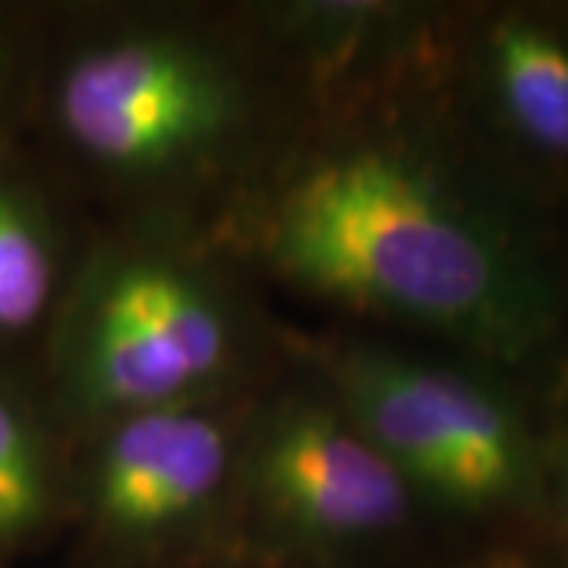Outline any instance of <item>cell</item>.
<instances>
[{"mask_svg":"<svg viewBox=\"0 0 568 568\" xmlns=\"http://www.w3.org/2000/svg\"><path fill=\"white\" fill-rule=\"evenodd\" d=\"M265 39L328 85L388 80L424 58L443 13L405 0H284L260 7Z\"/></svg>","mask_w":568,"mask_h":568,"instance_id":"cell-8","label":"cell"},{"mask_svg":"<svg viewBox=\"0 0 568 568\" xmlns=\"http://www.w3.org/2000/svg\"><path fill=\"white\" fill-rule=\"evenodd\" d=\"M67 149L102 181L174 190L209 181L260 123V82L231 41L178 20L104 26L51 85Z\"/></svg>","mask_w":568,"mask_h":568,"instance_id":"cell-3","label":"cell"},{"mask_svg":"<svg viewBox=\"0 0 568 568\" xmlns=\"http://www.w3.org/2000/svg\"><path fill=\"white\" fill-rule=\"evenodd\" d=\"M54 503L58 465L39 417L0 388V547L36 534Z\"/></svg>","mask_w":568,"mask_h":568,"instance_id":"cell-10","label":"cell"},{"mask_svg":"<svg viewBox=\"0 0 568 568\" xmlns=\"http://www.w3.org/2000/svg\"><path fill=\"white\" fill-rule=\"evenodd\" d=\"M67 282L63 244L48 209L22 183L0 178V338L58 316Z\"/></svg>","mask_w":568,"mask_h":568,"instance_id":"cell-9","label":"cell"},{"mask_svg":"<svg viewBox=\"0 0 568 568\" xmlns=\"http://www.w3.org/2000/svg\"><path fill=\"white\" fill-rule=\"evenodd\" d=\"M496 568H528V566H518V562H508V566H496Z\"/></svg>","mask_w":568,"mask_h":568,"instance_id":"cell-12","label":"cell"},{"mask_svg":"<svg viewBox=\"0 0 568 568\" xmlns=\"http://www.w3.org/2000/svg\"><path fill=\"white\" fill-rule=\"evenodd\" d=\"M323 383L420 506L458 515L544 506V436L496 376L354 342L325 354Z\"/></svg>","mask_w":568,"mask_h":568,"instance_id":"cell-4","label":"cell"},{"mask_svg":"<svg viewBox=\"0 0 568 568\" xmlns=\"http://www.w3.org/2000/svg\"><path fill=\"white\" fill-rule=\"evenodd\" d=\"M241 234L282 282L484 364H525L559 328L540 250L420 130L361 126L301 149L250 196Z\"/></svg>","mask_w":568,"mask_h":568,"instance_id":"cell-1","label":"cell"},{"mask_svg":"<svg viewBox=\"0 0 568 568\" xmlns=\"http://www.w3.org/2000/svg\"><path fill=\"white\" fill-rule=\"evenodd\" d=\"M465 89L493 145L521 174L568 183V10L503 7L474 22Z\"/></svg>","mask_w":568,"mask_h":568,"instance_id":"cell-7","label":"cell"},{"mask_svg":"<svg viewBox=\"0 0 568 568\" xmlns=\"http://www.w3.org/2000/svg\"><path fill=\"white\" fill-rule=\"evenodd\" d=\"M544 436V506H549L568 530V405L556 410Z\"/></svg>","mask_w":568,"mask_h":568,"instance_id":"cell-11","label":"cell"},{"mask_svg":"<svg viewBox=\"0 0 568 568\" xmlns=\"http://www.w3.org/2000/svg\"><path fill=\"white\" fill-rule=\"evenodd\" d=\"M417 508L405 477L325 383L246 414L237 511L272 544L342 556L402 534Z\"/></svg>","mask_w":568,"mask_h":568,"instance_id":"cell-5","label":"cell"},{"mask_svg":"<svg viewBox=\"0 0 568 568\" xmlns=\"http://www.w3.org/2000/svg\"><path fill=\"white\" fill-rule=\"evenodd\" d=\"M253 342L244 301L209 253L142 231L104 241L70 275L54 316V376L63 407L92 433L234 395Z\"/></svg>","mask_w":568,"mask_h":568,"instance_id":"cell-2","label":"cell"},{"mask_svg":"<svg viewBox=\"0 0 568 568\" xmlns=\"http://www.w3.org/2000/svg\"><path fill=\"white\" fill-rule=\"evenodd\" d=\"M246 407L234 395L155 407L92 429L82 515L108 547L155 556L209 537L237 511Z\"/></svg>","mask_w":568,"mask_h":568,"instance_id":"cell-6","label":"cell"}]
</instances>
